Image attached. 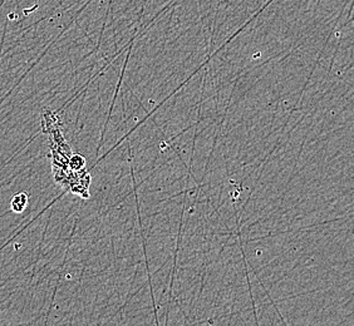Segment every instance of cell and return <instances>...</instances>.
I'll list each match as a JSON object with an SVG mask.
<instances>
[{
	"mask_svg": "<svg viewBox=\"0 0 354 326\" xmlns=\"http://www.w3.org/2000/svg\"><path fill=\"white\" fill-rule=\"evenodd\" d=\"M28 201H29V198H28V195L26 192H19V193L14 195L12 201H10L12 211L17 212V213H21V212L27 209Z\"/></svg>",
	"mask_w": 354,
	"mask_h": 326,
	"instance_id": "6da1fadb",
	"label": "cell"
}]
</instances>
